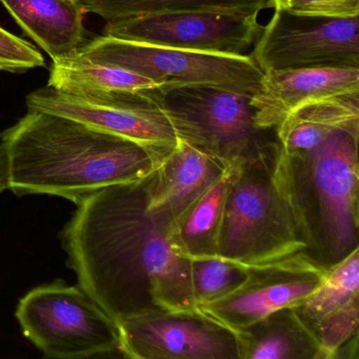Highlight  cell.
Returning <instances> with one entry per match:
<instances>
[{
    "label": "cell",
    "instance_id": "6da1fadb",
    "mask_svg": "<svg viewBox=\"0 0 359 359\" xmlns=\"http://www.w3.org/2000/svg\"><path fill=\"white\" fill-rule=\"evenodd\" d=\"M148 176L79 201L62 232L79 287L116 323L146 313H197L176 219L149 209Z\"/></svg>",
    "mask_w": 359,
    "mask_h": 359
},
{
    "label": "cell",
    "instance_id": "7a4b0ae2",
    "mask_svg": "<svg viewBox=\"0 0 359 359\" xmlns=\"http://www.w3.org/2000/svg\"><path fill=\"white\" fill-rule=\"evenodd\" d=\"M0 140L9 157L10 189L16 195H55L76 205L107 187L147 177L168 155L34 110Z\"/></svg>",
    "mask_w": 359,
    "mask_h": 359
},
{
    "label": "cell",
    "instance_id": "3957f363",
    "mask_svg": "<svg viewBox=\"0 0 359 359\" xmlns=\"http://www.w3.org/2000/svg\"><path fill=\"white\" fill-rule=\"evenodd\" d=\"M358 135L339 130L306 152L276 151L273 161L300 236L325 269L358 248Z\"/></svg>",
    "mask_w": 359,
    "mask_h": 359
},
{
    "label": "cell",
    "instance_id": "277c9868",
    "mask_svg": "<svg viewBox=\"0 0 359 359\" xmlns=\"http://www.w3.org/2000/svg\"><path fill=\"white\" fill-rule=\"evenodd\" d=\"M274 156L234 165L229 180L216 255L248 270L314 260L275 184Z\"/></svg>",
    "mask_w": 359,
    "mask_h": 359
},
{
    "label": "cell",
    "instance_id": "5b68a950",
    "mask_svg": "<svg viewBox=\"0 0 359 359\" xmlns=\"http://www.w3.org/2000/svg\"><path fill=\"white\" fill-rule=\"evenodd\" d=\"M171 121L177 137L230 165L270 158L275 130L255 121L251 97L210 86H157L144 89Z\"/></svg>",
    "mask_w": 359,
    "mask_h": 359
},
{
    "label": "cell",
    "instance_id": "8992f818",
    "mask_svg": "<svg viewBox=\"0 0 359 359\" xmlns=\"http://www.w3.org/2000/svg\"><path fill=\"white\" fill-rule=\"evenodd\" d=\"M16 317L48 358L76 359L119 350L118 325L81 287L57 280L31 290Z\"/></svg>",
    "mask_w": 359,
    "mask_h": 359
},
{
    "label": "cell",
    "instance_id": "52a82bcc",
    "mask_svg": "<svg viewBox=\"0 0 359 359\" xmlns=\"http://www.w3.org/2000/svg\"><path fill=\"white\" fill-rule=\"evenodd\" d=\"M79 55L98 64L136 73L158 86H210L252 97L259 91L264 72L251 55H222L92 37Z\"/></svg>",
    "mask_w": 359,
    "mask_h": 359
},
{
    "label": "cell",
    "instance_id": "ba28073f",
    "mask_svg": "<svg viewBox=\"0 0 359 359\" xmlns=\"http://www.w3.org/2000/svg\"><path fill=\"white\" fill-rule=\"evenodd\" d=\"M251 57L262 72L344 67L359 68V18L299 15L275 8Z\"/></svg>",
    "mask_w": 359,
    "mask_h": 359
},
{
    "label": "cell",
    "instance_id": "9c48e42d",
    "mask_svg": "<svg viewBox=\"0 0 359 359\" xmlns=\"http://www.w3.org/2000/svg\"><path fill=\"white\" fill-rule=\"evenodd\" d=\"M27 107L128 138L165 154L171 153L180 140L167 115L144 90L76 95L47 86L27 96Z\"/></svg>",
    "mask_w": 359,
    "mask_h": 359
},
{
    "label": "cell",
    "instance_id": "30bf717a",
    "mask_svg": "<svg viewBox=\"0 0 359 359\" xmlns=\"http://www.w3.org/2000/svg\"><path fill=\"white\" fill-rule=\"evenodd\" d=\"M257 18L209 12L149 14L108 22L104 35L174 49L243 55L262 32Z\"/></svg>",
    "mask_w": 359,
    "mask_h": 359
},
{
    "label": "cell",
    "instance_id": "8fae6325",
    "mask_svg": "<svg viewBox=\"0 0 359 359\" xmlns=\"http://www.w3.org/2000/svg\"><path fill=\"white\" fill-rule=\"evenodd\" d=\"M117 325L119 351L129 358H239L236 337L198 313H146Z\"/></svg>",
    "mask_w": 359,
    "mask_h": 359
},
{
    "label": "cell",
    "instance_id": "7c38bea8",
    "mask_svg": "<svg viewBox=\"0 0 359 359\" xmlns=\"http://www.w3.org/2000/svg\"><path fill=\"white\" fill-rule=\"evenodd\" d=\"M325 270L312 259L250 270L238 289L201 304L197 313L236 336L277 311L295 308L312 293Z\"/></svg>",
    "mask_w": 359,
    "mask_h": 359
},
{
    "label": "cell",
    "instance_id": "4fadbf2b",
    "mask_svg": "<svg viewBox=\"0 0 359 359\" xmlns=\"http://www.w3.org/2000/svg\"><path fill=\"white\" fill-rule=\"evenodd\" d=\"M359 93V68L271 70L264 72L259 91L251 97L255 121L262 129L275 130L292 111L327 96Z\"/></svg>",
    "mask_w": 359,
    "mask_h": 359
},
{
    "label": "cell",
    "instance_id": "5bb4252c",
    "mask_svg": "<svg viewBox=\"0 0 359 359\" xmlns=\"http://www.w3.org/2000/svg\"><path fill=\"white\" fill-rule=\"evenodd\" d=\"M224 163L184 140L148 176V207L177 219L226 169Z\"/></svg>",
    "mask_w": 359,
    "mask_h": 359
},
{
    "label": "cell",
    "instance_id": "9a60e30c",
    "mask_svg": "<svg viewBox=\"0 0 359 359\" xmlns=\"http://www.w3.org/2000/svg\"><path fill=\"white\" fill-rule=\"evenodd\" d=\"M53 62L79 53L89 41L79 0H0Z\"/></svg>",
    "mask_w": 359,
    "mask_h": 359
},
{
    "label": "cell",
    "instance_id": "2e32d148",
    "mask_svg": "<svg viewBox=\"0 0 359 359\" xmlns=\"http://www.w3.org/2000/svg\"><path fill=\"white\" fill-rule=\"evenodd\" d=\"M339 130L359 132V93L317 98L292 111L275 129L277 152H306Z\"/></svg>",
    "mask_w": 359,
    "mask_h": 359
},
{
    "label": "cell",
    "instance_id": "e0dca14e",
    "mask_svg": "<svg viewBox=\"0 0 359 359\" xmlns=\"http://www.w3.org/2000/svg\"><path fill=\"white\" fill-rule=\"evenodd\" d=\"M235 337L239 358H316L318 352L314 333L293 308L273 313Z\"/></svg>",
    "mask_w": 359,
    "mask_h": 359
},
{
    "label": "cell",
    "instance_id": "ac0fdd59",
    "mask_svg": "<svg viewBox=\"0 0 359 359\" xmlns=\"http://www.w3.org/2000/svg\"><path fill=\"white\" fill-rule=\"evenodd\" d=\"M85 13L96 14L107 22L177 12H209L228 15H258L274 9V0H79Z\"/></svg>",
    "mask_w": 359,
    "mask_h": 359
},
{
    "label": "cell",
    "instance_id": "d6986e66",
    "mask_svg": "<svg viewBox=\"0 0 359 359\" xmlns=\"http://www.w3.org/2000/svg\"><path fill=\"white\" fill-rule=\"evenodd\" d=\"M48 86L64 93L81 95L140 91L158 85L142 75L117 67L98 64L76 54L53 62Z\"/></svg>",
    "mask_w": 359,
    "mask_h": 359
},
{
    "label": "cell",
    "instance_id": "ffe728a7",
    "mask_svg": "<svg viewBox=\"0 0 359 359\" xmlns=\"http://www.w3.org/2000/svg\"><path fill=\"white\" fill-rule=\"evenodd\" d=\"M233 167L229 165L176 219V236L189 258L216 255L220 218Z\"/></svg>",
    "mask_w": 359,
    "mask_h": 359
},
{
    "label": "cell",
    "instance_id": "44dd1931",
    "mask_svg": "<svg viewBox=\"0 0 359 359\" xmlns=\"http://www.w3.org/2000/svg\"><path fill=\"white\" fill-rule=\"evenodd\" d=\"M359 249L325 270L317 287L293 308L309 327L358 299Z\"/></svg>",
    "mask_w": 359,
    "mask_h": 359
},
{
    "label": "cell",
    "instance_id": "7402d4cb",
    "mask_svg": "<svg viewBox=\"0 0 359 359\" xmlns=\"http://www.w3.org/2000/svg\"><path fill=\"white\" fill-rule=\"evenodd\" d=\"M189 259L196 306L228 295L250 276L247 268L218 255L197 256Z\"/></svg>",
    "mask_w": 359,
    "mask_h": 359
},
{
    "label": "cell",
    "instance_id": "603a6c76",
    "mask_svg": "<svg viewBox=\"0 0 359 359\" xmlns=\"http://www.w3.org/2000/svg\"><path fill=\"white\" fill-rule=\"evenodd\" d=\"M358 299L323 317L311 327L318 344L316 358H336L344 344L357 337Z\"/></svg>",
    "mask_w": 359,
    "mask_h": 359
},
{
    "label": "cell",
    "instance_id": "cb8c5ba5",
    "mask_svg": "<svg viewBox=\"0 0 359 359\" xmlns=\"http://www.w3.org/2000/svg\"><path fill=\"white\" fill-rule=\"evenodd\" d=\"M45 66V58L34 46L0 27V71L25 72Z\"/></svg>",
    "mask_w": 359,
    "mask_h": 359
},
{
    "label": "cell",
    "instance_id": "d4e9b609",
    "mask_svg": "<svg viewBox=\"0 0 359 359\" xmlns=\"http://www.w3.org/2000/svg\"><path fill=\"white\" fill-rule=\"evenodd\" d=\"M287 11L327 18H359V0H290Z\"/></svg>",
    "mask_w": 359,
    "mask_h": 359
},
{
    "label": "cell",
    "instance_id": "484cf974",
    "mask_svg": "<svg viewBox=\"0 0 359 359\" xmlns=\"http://www.w3.org/2000/svg\"><path fill=\"white\" fill-rule=\"evenodd\" d=\"M10 189V163L5 147L0 144V193Z\"/></svg>",
    "mask_w": 359,
    "mask_h": 359
},
{
    "label": "cell",
    "instance_id": "4316f807",
    "mask_svg": "<svg viewBox=\"0 0 359 359\" xmlns=\"http://www.w3.org/2000/svg\"><path fill=\"white\" fill-rule=\"evenodd\" d=\"M289 1L290 0H274L275 8H280V9H285V8L287 7V3H289Z\"/></svg>",
    "mask_w": 359,
    "mask_h": 359
}]
</instances>
